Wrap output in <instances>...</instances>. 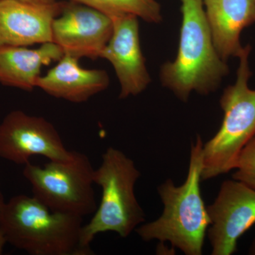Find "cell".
I'll use <instances>...</instances> for the list:
<instances>
[{
  "instance_id": "cell-1",
  "label": "cell",
  "mask_w": 255,
  "mask_h": 255,
  "mask_svg": "<svg viewBox=\"0 0 255 255\" xmlns=\"http://www.w3.org/2000/svg\"><path fill=\"white\" fill-rule=\"evenodd\" d=\"M203 142L200 135L191 143L185 182L176 186L168 179L157 188L164 209L158 219L135 229L142 241L169 242L186 255H201L211 225L201 192Z\"/></svg>"
},
{
  "instance_id": "cell-2",
  "label": "cell",
  "mask_w": 255,
  "mask_h": 255,
  "mask_svg": "<svg viewBox=\"0 0 255 255\" xmlns=\"http://www.w3.org/2000/svg\"><path fill=\"white\" fill-rule=\"evenodd\" d=\"M179 48L175 59L162 65V85L187 102L193 92L208 95L229 73L227 61L215 47L203 0H181Z\"/></svg>"
},
{
  "instance_id": "cell-3",
  "label": "cell",
  "mask_w": 255,
  "mask_h": 255,
  "mask_svg": "<svg viewBox=\"0 0 255 255\" xmlns=\"http://www.w3.org/2000/svg\"><path fill=\"white\" fill-rule=\"evenodd\" d=\"M82 219L52 211L33 196L19 194L5 203L0 231L7 243L30 255H93L80 242Z\"/></svg>"
},
{
  "instance_id": "cell-4",
  "label": "cell",
  "mask_w": 255,
  "mask_h": 255,
  "mask_svg": "<svg viewBox=\"0 0 255 255\" xmlns=\"http://www.w3.org/2000/svg\"><path fill=\"white\" fill-rule=\"evenodd\" d=\"M251 50L249 44L243 48L236 82L225 89L220 100L224 116L219 130L203 145L202 180L236 169L242 152L255 137V89L249 87Z\"/></svg>"
},
{
  "instance_id": "cell-5",
  "label": "cell",
  "mask_w": 255,
  "mask_h": 255,
  "mask_svg": "<svg viewBox=\"0 0 255 255\" xmlns=\"http://www.w3.org/2000/svg\"><path fill=\"white\" fill-rule=\"evenodd\" d=\"M140 177L131 159L118 149L107 148L100 167L94 170V183L102 189V199L90 222L82 226L80 242L83 248L90 249L92 242L101 233L128 237L145 222V213L134 191Z\"/></svg>"
},
{
  "instance_id": "cell-6",
  "label": "cell",
  "mask_w": 255,
  "mask_h": 255,
  "mask_svg": "<svg viewBox=\"0 0 255 255\" xmlns=\"http://www.w3.org/2000/svg\"><path fill=\"white\" fill-rule=\"evenodd\" d=\"M94 170L85 154L73 150L68 160H49L43 167L28 162L23 175L31 184L33 196L48 209L83 218L94 214L97 208Z\"/></svg>"
},
{
  "instance_id": "cell-7",
  "label": "cell",
  "mask_w": 255,
  "mask_h": 255,
  "mask_svg": "<svg viewBox=\"0 0 255 255\" xmlns=\"http://www.w3.org/2000/svg\"><path fill=\"white\" fill-rule=\"evenodd\" d=\"M36 155L66 161L73 150L65 147L59 132L46 119L12 111L0 123V157L25 165Z\"/></svg>"
},
{
  "instance_id": "cell-8",
  "label": "cell",
  "mask_w": 255,
  "mask_h": 255,
  "mask_svg": "<svg viewBox=\"0 0 255 255\" xmlns=\"http://www.w3.org/2000/svg\"><path fill=\"white\" fill-rule=\"evenodd\" d=\"M207 211L211 255L234 254L240 238L255 224V189L236 179L224 181Z\"/></svg>"
},
{
  "instance_id": "cell-9",
  "label": "cell",
  "mask_w": 255,
  "mask_h": 255,
  "mask_svg": "<svg viewBox=\"0 0 255 255\" xmlns=\"http://www.w3.org/2000/svg\"><path fill=\"white\" fill-rule=\"evenodd\" d=\"M113 31L112 18L87 5L64 2L52 26L53 42L65 54L76 58H100Z\"/></svg>"
},
{
  "instance_id": "cell-10",
  "label": "cell",
  "mask_w": 255,
  "mask_h": 255,
  "mask_svg": "<svg viewBox=\"0 0 255 255\" xmlns=\"http://www.w3.org/2000/svg\"><path fill=\"white\" fill-rule=\"evenodd\" d=\"M138 18L130 14L112 18V36L100 55L115 70L121 86L120 99L140 95L151 82L140 46Z\"/></svg>"
},
{
  "instance_id": "cell-11",
  "label": "cell",
  "mask_w": 255,
  "mask_h": 255,
  "mask_svg": "<svg viewBox=\"0 0 255 255\" xmlns=\"http://www.w3.org/2000/svg\"><path fill=\"white\" fill-rule=\"evenodd\" d=\"M63 3L0 0V47L53 43L52 26Z\"/></svg>"
},
{
  "instance_id": "cell-12",
  "label": "cell",
  "mask_w": 255,
  "mask_h": 255,
  "mask_svg": "<svg viewBox=\"0 0 255 255\" xmlns=\"http://www.w3.org/2000/svg\"><path fill=\"white\" fill-rule=\"evenodd\" d=\"M80 58L64 53L55 66L40 76L37 87L52 97L82 103L103 92L110 85L105 70L86 69L79 63Z\"/></svg>"
},
{
  "instance_id": "cell-13",
  "label": "cell",
  "mask_w": 255,
  "mask_h": 255,
  "mask_svg": "<svg viewBox=\"0 0 255 255\" xmlns=\"http://www.w3.org/2000/svg\"><path fill=\"white\" fill-rule=\"evenodd\" d=\"M206 20L215 47L227 61L238 57L244 46L241 35L244 28L255 22V0H203Z\"/></svg>"
},
{
  "instance_id": "cell-14",
  "label": "cell",
  "mask_w": 255,
  "mask_h": 255,
  "mask_svg": "<svg viewBox=\"0 0 255 255\" xmlns=\"http://www.w3.org/2000/svg\"><path fill=\"white\" fill-rule=\"evenodd\" d=\"M63 50L54 43L39 48L27 46L0 47V83L31 92L37 87L41 69L63 57Z\"/></svg>"
},
{
  "instance_id": "cell-15",
  "label": "cell",
  "mask_w": 255,
  "mask_h": 255,
  "mask_svg": "<svg viewBox=\"0 0 255 255\" xmlns=\"http://www.w3.org/2000/svg\"><path fill=\"white\" fill-rule=\"evenodd\" d=\"M87 5L110 18L134 15L146 22L158 23L162 21L161 6L157 0H68Z\"/></svg>"
},
{
  "instance_id": "cell-16",
  "label": "cell",
  "mask_w": 255,
  "mask_h": 255,
  "mask_svg": "<svg viewBox=\"0 0 255 255\" xmlns=\"http://www.w3.org/2000/svg\"><path fill=\"white\" fill-rule=\"evenodd\" d=\"M235 170L233 179L255 189V137L242 152Z\"/></svg>"
},
{
  "instance_id": "cell-17",
  "label": "cell",
  "mask_w": 255,
  "mask_h": 255,
  "mask_svg": "<svg viewBox=\"0 0 255 255\" xmlns=\"http://www.w3.org/2000/svg\"><path fill=\"white\" fill-rule=\"evenodd\" d=\"M6 243H7V241H6V238H5L3 233L0 231V255L3 254L4 246Z\"/></svg>"
},
{
  "instance_id": "cell-18",
  "label": "cell",
  "mask_w": 255,
  "mask_h": 255,
  "mask_svg": "<svg viewBox=\"0 0 255 255\" xmlns=\"http://www.w3.org/2000/svg\"><path fill=\"white\" fill-rule=\"evenodd\" d=\"M19 1L31 3H50L56 1V0H19Z\"/></svg>"
},
{
  "instance_id": "cell-19",
  "label": "cell",
  "mask_w": 255,
  "mask_h": 255,
  "mask_svg": "<svg viewBox=\"0 0 255 255\" xmlns=\"http://www.w3.org/2000/svg\"><path fill=\"white\" fill-rule=\"evenodd\" d=\"M248 254L251 255H255V238L252 242L251 246H250L249 251H248Z\"/></svg>"
},
{
  "instance_id": "cell-20",
  "label": "cell",
  "mask_w": 255,
  "mask_h": 255,
  "mask_svg": "<svg viewBox=\"0 0 255 255\" xmlns=\"http://www.w3.org/2000/svg\"><path fill=\"white\" fill-rule=\"evenodd\" d=\"M5 203L6 202L4 201V196H3L1 191L0 190V213H1V210L4 207Z\"/></svg>"
},
{
  "instance_id": "cell-21",
  "label": "cell",
  "mask_w": 255,
  "mask_h": 255,
  "mask_svg": "<svg viewBox=\"0 0 255 255\" xmlns=\"http://www.w3.org/2000/svg\"></svg>"
}]
</instances>
